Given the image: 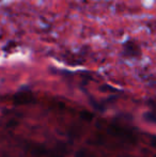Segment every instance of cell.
Returning <instances> with one entry per match:
<instances>
[{
  "instance_id": "cell-1",
  "label": "cell",
  "mask_w": 156,
  "mask_h": 157,
  "mask_svg": "<svg viewBox=\"0 0 156 157\" xmlns=\"http://www.w3.org/2000/svg\"><path fill=\"white\" fill-rule=\"evenodd\" d=\"M142 55L141 47L140 45L135 41V40H127L122 44V52L121 56L124 58L129 59H137L140 58Z\"/></svg>"
},
{
  "instance_id": "cell-2",
  "label": "cell",
  "mask_w": 156,
  "mask_h": 157,
  "mask_svg": "<svg viewBox=\"0 0 156 157\" xmlns=\"http://www.w3.org/2000/svg\"><path fill=\"white\" fill-rule=\"evenodd\" d=\"M15 98L17 99V103L19 101V99H21V104L27 103V101L30 99V93H29V92H23V93H21V92H19L18 94H16ZM21 103H19V104H21Z\"/></svg>"
}]
</instances>
